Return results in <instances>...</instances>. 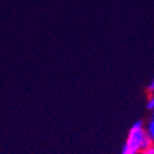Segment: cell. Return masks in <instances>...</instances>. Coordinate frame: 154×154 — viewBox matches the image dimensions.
<instances>
[{
    "label": "cell",
    "mask_w": 154,
    "mask_h": 154,
    "mask_svg": "<svg viewBox=\"0 0 154 154\" xmlns=\"http://www.w3.org/2000/svg\"><path fill=\"white\" fill-rule=\"evenodd\" d=\"M125 144L127 147H130L131 149L136 150L137 153H140L141 150H143L153 144L142 121H136L132 125V127L128 131L127 140H126Z\"/></svg>",
    "instance_id": "cell-1"
},
{
    "label": "cell",
    "mask_w": 154,
    "mask_h": 154,
    "mask_svg": "<svg viewBox=\"0 0 154 154\" xmlns=\"http://www.w3.org/2000/svg\"><path fill=\"white\" fill-rule=\"evenodd\" d=\"M146 130H147V133H148L152 143H154V119H150V121L148 122Z\"/></svg>",
    "instance_id": "cell-2"
},
{
    "label": "cell",
    "mask_w": 154,
    "mask_h": 154,
    "mask_svg": "<svg viewBox=\"0 0 154 154\" xmlns=\"http://www.w3.org/2000/svg\"><path fill=\"white\" fill-rule=\"evenodd\" d=\"M147 108L153 111L154 110V92H150V95L148 98V102H147Z\"/></svg>",
    "instance_id": "cell-3"
},
{
    "label": "cell",
    "mask_w": 154,
    "mask_h": 154,
    "mask_svg": "<svg viewBox=\"0 0 154 154\" xmlns=\"http://www.w3.org/2000/svg\"><path fill=\"white\" fill-rule=\"evenodd\" d=\"M121 154H138L136 150H133V149H131L130 147H127L126 144L124 146V148H122V153Z\"/></svg>",
    "instance_id": "cell-4"
},
{
    "label": "cell",
    "mask_w": 154,
    "mask_h": 154,
    "mask_svg": "<svg viewBox=\"0 0 154 154\" xmlns=\"http://www.w3.org/2000/svg\"><path fill=\"white\" fill-rule=\"evenodd\" d=\"M138 154H154V149H153V147L150 146V147H148V148L141 150Z\"/></svg>",
    "instance_id": "cell-5"
},
{
    "label": "cell",
    "mask_w": 154,
    "mask_h": 154,
    "mask_svg": "<svg viewBox=\"0 0 154 154\" xmlns=\"http://www.w3.org/2000/svg\"><path fill=\"white\" fill-rule=\"evenodd\" d=\"M148 91H149V92H154V80L149 83V86H148Z\"/></svg>",
    "instance_id": "cell-6"
},
{
    "label": "cell",
    "mask_w": 154,
    "mask_h": 154,
    "mask_svg": "<svg viewBox=\"0 0 154 154\" xmlns=\"http://www.w3.org/2000/svg\"><path fill=\"white\" fill-rule=\"evenodd\" d=\"M152 119H154V110L152 111Z\"/></svg>",
    "instance_id": "cell-7"
},
{
    "label": "cell",
    "mask_w": 154,
    "mask_h": 154,
    "mask_svg": "<svg viewBox=\"0 0 154 154\" xmlns=\"http://www.w3.org/2000/svg\"><path fill=\"white\" fill-rule=\"evenodd\" d=\"M152 147H153V149H154V143H153V144H152Z\"/></svg>",
    "instance_id": "cell-8"
}]
</instances>
